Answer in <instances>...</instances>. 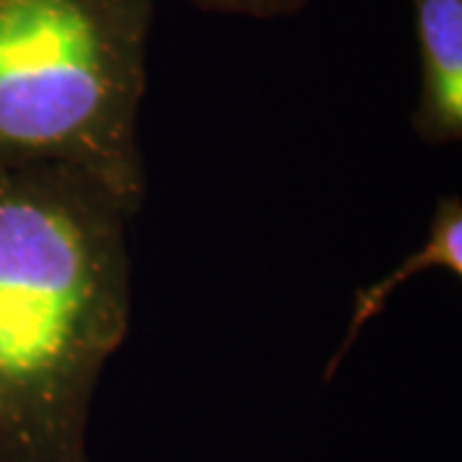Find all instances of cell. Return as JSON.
<instances>
[{"label":"cell","mask_w":462,"mask_h":462,"mask_svg":"<svg viewBox=\"0 0 462 462\" xmlns=\"http://www.w3.org/2000/svg\"><path fill=\"white\" fill-rule=\"evenodd\" d=\"M132 216L72 167L0 172V462H88L93 396L129 331Z\"/></svg>","instance_id":"6da1fadb"},{"label":"cell","mask_w":462,"mask_h":462,"mask_svg":"<svg viewBox=\"0 0 462 462\" xmlns=\"http://www.w3.org/2000/svg\"><path fill=\"white\" fill-rule=\"evenodd\" d=\"M152 0H0V172L62 165L144 203Z\"/></svg>","instance_id":"7a4b0ae2"},{"label":"cell","mask_w":462,"mask_h":462,"mask_svg":"<svg viewBox=\"0 0 462 462\" xmlns=\"http://www.w3.org/2000/svg\"><path fill=\"white\" fill-rule=\"evenodd\" d=\"M419 50L413 134L430 147L462 142V0H411Z\"/></svg>","instance_id":"3957f363"},{"label":"cell","mask_w":462,"mask_h":462,"mask_svg":"<svg viewBox=\"0 0 462 462\" xmlns=\"http://www.w3.org/2000/svg\"><path fill=\"white\" fill-rule=\"evenodd\" d=\"M430 270H447L455 278H460L462 273V200L457 196H447L437 203L434 216L430 221L427 239L413 249L411 254H406L396 264L393 273H388L385 278H380L373 285H367L363 291H357L352 316L346 321L345 339L339 349L334 352V357L327 365V378L337 370V365L342 363L349 346L357 342L360 331L375 319V316L388 306L391 296L396 293L403 282L416 278L419 273H430Z\"/></svg>","instance_id":"277c9868"},{"label":"cell","mask_w":462,"mask_h":462,"mask_svg":"<svg viewBox=\"0 0 462 462\" xmlns=\"http://www.w3.org/2000/svg\"><path fill=\"white\" fill-rule=\"evenodd\" d=\"M203 11L229 14V16L247 18H281L293 16L306 8L311 0H190Z\"/></svg>","instance_id":"5b68a950"}]
</instances>
